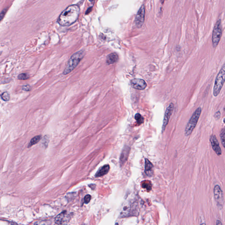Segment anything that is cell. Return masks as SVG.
I'll list each match as a JSON object with an SVG mask.
<instances>
[{
    "mask_svg": "<svg viewBox=\"0 0 225 225\" xmlns=\"http://www.w3.org/2000/svg\"><path fill=\"white\" fill-rule=\"evenodd\" d=\"M79 12L78 6L76 5L69 6L60 14L58 22L61 26H70L77 21Z\"/></svg>",
    "mask_w": 225,
    "mask_h": 225,
    "instance_id": "obj_1",
    "label": "cell"
},
{
    "mask_svg": "<svg viewBox=\"0 0 225 225\" xmlns=\"http://www.w3.org/2000/svg\"><path fill=\"white\" fill-rule=\"evenodd\" d=\"M84 56L85 52L83 50L80 51L73 54L68 62L67 67L63 71V74H67L74 70L84 58Z\"/></svg>",
    "mask_w": 225,
    "mask_h": 225,
    "instance_id": "obj_2",
    "label": "cell"
},
{
    "mask_svg": "<svg viewBox=\"0 0 225 225\" xmlns=\"http://www.w3.org/2000/svg\"><path fill=\"white\" fill-rule=\"evenodd\" d=\"M202 113V109L200 107L198 108L193 114L189 122L187 124L185 130V136H186L191 135L193 129H195Z\"/></svg>",
    "mask_w": 225,
    "mask_h": 225,
    "instance_id": "obj_3",
    "label": "cell"
},
{
    "mask_svg": "<svg viewBox=\"0 0 225 225\" xmlns=\"http://www.w3.org/2000/svg\"><path fill=\"white\" fill-rule=\"evenodd\" d=\"M225 65L224 64L215 79L213 90V94L216 97L219 95L224 85L225 78Z\"/></svg>",
    "mask_w": 225,
    "mask_h": 225,
    "instance_id": "obj_4",
    "label": "cell"
},
{
    "mask_svg": "<svg viewBox=\"0 0 225 225\" xmlns=\"http://www.w3.org/2000/svg\"><path fill=\"white\" fill-rule=\"evenodd\" d=\"M222 31L221 28V19L217 21L214 29L212 35V43L214 47H216L221 38Z\"/></svg>",
    "mask_w": 225,
    "mask_h": 225,
    "instance_id": "obj_5",
    "label": "cell"
},
{
    "mask_svg": "<svg viewBox=\"0 0 225 225\" xmlns=\"http://www.w3.org/2000/svg\"><path fill=\"white\" fill-rule=\"evenodd\" d=\"M215 199L218 207L222 208L224 204V196L223 192L219 185H216L214 189Z\"/></svg>",
    "mask_w": 225,
    "mask_h": 225,
    "instance_id": "obj_6",
    "label": "cell"
},
{
    "mask_svg": "<svg viewBox=\"0 0 225 225\" xmlns=\"http://www.w3.org/2000/svg\"><path fill=\"white\" fill-rule=\"evenodd\" d=\"M145 7L143 5L139 9L136 16L135 22L137 28H140L142 27L145 20Z\"/></svg>",
    "mask_w": 225,
    "mask_h": 225,
    "instance_id": "obj_7",
    "label": "cell"
},
{
    "mask_svg": "<svg viewBox=\"0 0 225 225\" xmlns=\"http://www.w3.org/2000/svg\"><path fill=\"white\" fill-rule=\"evenodd\" d=\"M174 108V105L173 103H171L168 106L165 111V115H164V118L163 122V125L162 127V132L163 133L165 130V128L167 126L168 123H169V120L173 112V109Z\"/></svg>",
    "mask_w": 225,
    "mask_h": 225,
    "instance_id": "obj_8",
    "label": "cell"
},
{
    "mask_svg": "<svg viewBox=\"0 0 225 225\" xmlns=\"http://www.w3.org/2000/svg\"><path fill=\"white\" fill-rule=\"evenodd\" d=\"M131 87L135 89L143 90L146 89L147 84L144 80L142 79H134L131 81Z\"/></svg>",
    "mask_w": 225,
    "mask_h": 225,
    "instance_id": "obj_9",
    "label": "cell"
},
{
    "mask_svg": "<svg viewBox=\"0 0 225 225\" xmlns=\"http://www.w3.org/2000/svg\"><path fill=\"white\" fill-rule=\"evenodd\" d=\"M69 215L67 214L66 211H63L61 213L59 214L55 218V222L56 224L62 225V224H67V222H68Z\"/></svg>",
    "mask_w": 225,
    "mask_h": 225,
    "instance_id": "obj_10",
    "label": "cell"
},
{
    "mask_svg": "<svg viewBox=\"0 0 225 225\" xmlns=\"http://www.w3.org/2000/svg\"><path fill=\"white\" fill-rule=\"evenodd\" d=\"M211 147L214 151L218 155H221L222 154V151L219 144V142L215 135L211 136L210 139Z\"/></svg>",
    "mask_w": 225,
    "mask_h": 225,
    "instance_id": "obj_11",
    "label": "cell"
},
{
    "mask_svg": "<svg viewBox=\"0 0 225 225\" xmlns=\"http://www.w3.org/2000/svg\"><path fill=\"white\" fill-rule=\"evenodd\" d=\"M130 150V148L127 146H125L122 150V153L120 155V160L121 166L124 165V164L127 161L129 153Z\"/></svg>",
    "mask_w": 225,
    "mask_h": 225,
    "instance_id": "obj_12",
    "label": "cell"
},
{
    "mask_svg": "<svg viewBox=\"0 0 225 225\" xmlns=\"http://www.w3.org/2000/svg\"><path fill=\"white\" fill-rule=\"evenodd\" d=\"M153 166L147 159H145V172L148 176H152L153 174Z\"/></svg>",
    "mask_w": 225,
    "mask_h": 225,
    "instance_id": "obj_13",
    "label": "cell"
},
{
    "mask_svg": "<svg viewBox=\"0 0 225 225\" xmlns=\"http://www.w3.org/2000/svg\"><path fill=\"white\" fill-rule=\"evenodd\" d=\"M118 54L115 52L111 53L109 54L107 57V64L108 65L113 64L115 63L118 60Z\"/></svg>",
    "mask_w": 225,
    "mask_h": 225,
    "instance_id": "obj_14",
    "label": "cell"
},
{
    "mask_svg": "<svg viewBox=\"0 0 225 225\" xmlns=\"http://www.w3.org/2000/svg\"><path fill=\"white\" fill-rule=\"evenodd\" d=\"M109 165H105L102 167L98 171L96 175V177H101L106 175L109 170Z\"/></svg>",
    "mask_w": 225,
    "mask_h": 225,
    "instance_id": "obj_15",
    "label": "cell"
},
{
    "mask_svg": "<svg viewBox=\"0 0 225 225\" xmlns=\"http://www.w3.org/2000/svg\"><path fill=\"white\" fill-rule=\"evenodd\" d=\"M41 138V136H37L34 137V138L31 139L30 142L29 143L28 148H30V147H32L33 145L38 143L40 141Z\"/></svg>",
    "mask_w": 225,
    "mask_h": 225,
    "instance_id": "obj_16",
    "label": "cell"
},
{
    "mask_svg": "<svg viewBox=\"0 0 225 225\" xmlns=\"http://www.w3.org/2000/svg\"><path fill=\"white\" fill-rule=\"evenodd\" d=\"M135 118L138 125H141L144 122V118L140 114H136L135 115Z\"/></svg>",
    "mask_w": 225,
    "mask_h": 225,
    "instance_id": "obj_17",
    "label": "cell"
},
{
    "mask_svg": "<svg viewBox=\"0 0 225 225\" xmlns=\"http://www.w3.org/2000/svg\"><path fill=\"white\" fill-rule=\"evenodd\" d=\"M220 139L221 141L222 144L223 146V147H225V129H222L221 130L220 134Z\"/></svg>",
    "mask_w": 225,
    "mask_h": 225,
    "instance_id": "obj_18",
    "label": "cell"
},
{
    "mask_svg": "<svg viewBox=\"0 0 225 225\" xmlns=\"http://www.w3.org/2000/svg\"><path fill=\"white\" fill-rule=\"evenodd\" d=\"M1 96L2 99L5 101H8L10 99V95L8 94V92H4L2 95H1Z\"/></svg>",
    "mask_w": 225,
    "mask_h": 225,
    "instance_id": "obj_19",
    "label": "cell"
},
{
    "mask_svg": "<svg viewBox=\"0 0 225 225\" xmlns=\"http://www.w3.org/2000/svg\"><path fill=\"white\" fill-rule=\"evenodd\" d=\"M18 78L19 80H25L28 79L29 78V76L28 75L26 74H21L19 75Z\"/></svg>",
    "mask_w": 225,
    "mask_h": 225,
    "instance_id": "obj_20",
    "label": "cell"
},
{
    "mask_svg": "<svg viewBox=\"0 0 225 225\" xmlns=\"http://www.w3.org/2000/svg\"><path fill=\"white\" fill-rule=\"evenodd\" d=\"M7 12V9L6 8H5L3 9L1 12H0V22L3 19L4 17H5V15H6V13Z\"/></svg>",
    "mask_w": 225,
    "mask_h": 225,
    "instance_id": "obj_21",
    "label": "cell"
},
{
    "mask_svg": "<svg viewBox=\"0 0 225 225\" xmlns=\"http://www.w3.org/2000/svg\"><path fill=\"white\" fill-rule=\"evenodd\" d=\"M91 198V196L90 195H87L86 196H85V198H84L85 203H89L90 201Z\"/></svg>",
    "mask_w": 225,
    "mask_h": 225,
    "instance_id": "obj_22",
    "label": "cell"
},
{
    "mask_svg": "<svg viewBox=\"0 0 225 225\" xmlns=\"http://www.w3.org/2000/svg\"><path fill=\"white\" fill-rule=\"evenodd\" d=\"M31 87H30V86L28 85H26L23 86L22 87V89L23 90L25 91H29L31 90Z\"/></svg>",
    "mask_w": 225,
    "mask_h": 225,
    "instance_id": "obj_23",
    "label": "cell"
},
{
    "mask_svg": "<svg viewBox=\"0 0 225 225\" xmlns=\"http://www.w3.org/2000/svg\"><path fill=\"white\" fill-rule=\"evenodd\" d=\"M220 116V112L219 111H218L215 114L214 117H215V118L219 119V118Z\"/></svg>",
    "mask_w": 225,
    "mask_h": 225,
    "instance_id": "obj_24",
    "label": "cell"
},
{
    "mask_svg": "<svg viewBox=\"0 0 225 225\" xmlns=\"http://www.w3.org/2000/svg\"><path fill=\"white\" fill-rule=\"evenodd\" d=\"M92 10V8L90 7L89 8H88L87 11L86 12V14H88L89 13H90V12Z\"/></svg>",
    "mask_w": 225,
    "mask_h": 225,
    "instance_id": "obj_25",
    "label": "cell"
},
{
    "mask_svg": "<svg viewBox=\"0 0 225 225\" xmlns=\"http://www.w3.org/2000/svg\"><path fill=\"white\" fill-rule=\"evenodd\" d=\"M216 225H222V223L220 221H217L216 222Z\"/></svg>",
    "mask_w": 225,
    "mask_h": 225,
    "instance_id": "obj_26",
    "label": "cell"
},
{
    "mask_svg": "<svg viewBox=\"0 0 225 225\" xmlns=\"http://www.w3.org/2000/svg\"><path fill=\"white\" fill-rule=\"evenodd\" d=\"M89 1H93L94 0H89Z\"/></svg>",
    "mask_w": 225,
    "mask_h": 225,
    "instance_id": "obj_27",
    "label": "cell"
},
{
    "mask_svg": "<svg viewBox=\"0 0 225 225\" xmlns=\"http://www.w3.org/2000/svg\"><path fill=\"white\" fill-rule=\"evenodd\" d=\"M162 1H164V0H162Z\"/></svg>",
    "mask_w": 225,
    "mask_h": 225,
    "instance_id": "obj_28",
    "label": "cell"
},
{
    "mask_svg": "<svg viewBox=\"0 0 225 225\" xmlns=\"http://www.w3.org/2000/svg\"><path fill=\"white\" fill-rule=\"evenodd\" d=\"M1 52H0V55H1Z\"/></svg>",
    "mask_w": 225,
    "mask_h": 225,
    "instance_id": "obj_29",
    "label": "cell"
}]
</instances>
